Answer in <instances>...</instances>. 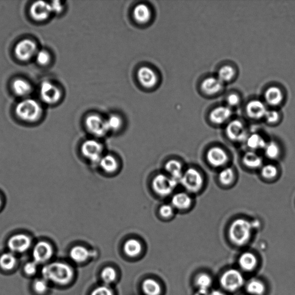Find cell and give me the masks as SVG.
<instances>
[{"label": "cell", "mask_w": 295, "mask_h": 295, "mask_svg": "<svg viewBox=\"0 0 295 295\" xmlns=\"http://www.w3.org/2000/svg\"><path fill=\"white\" fill-rule=\"evenodd\" d=\"M42 275L43 278L48 282L65 286L71 282L74 273L69 265L64 262H54L43 267Z\"/></svg>", "instance_id": "1"}, {"label": "cell", "mask_w": 295, "mask_h": 295, "mask_svg": "<svg viewBox=\"0 0 295 295\" xmlns=\"http://www.w3.org/2000/svg\"><path fill=\"white\" fill-rule=\"evenodd\" d=\"M255 229L253 222L245 218L233 221L228 228V237L234 245L243 246L250 241Z\"/></svg>", "instance_id": "2"}, {"label": "cell", "mask_w": 295, "mask_h": 295, "mask_svg": "<svg viewBox=\"0 0 295 295\" xmlns=\"http://www.w3.org/2000/svg\"><path fill=\"white\" fill-rule=\"evenodd\" d=\"M180 182L189 194H196L202 190L205 179L201 171L190 167L185 170Z\"/></svg>", "instance_id": "3"}, {"label": "cell", "mask_w": 295, "mask_h": 295, "mask_svg": "<svg viewBox=\"0 0 295 295\" xmlns=\"http://www.w3.org/2000/svg\"><path fill=\"white\" fill-rule=\"evenodd\" d=\"M15 112L18 117L23 121L34 122L41 117L42 109L38 101L26 99L17 104Z\"/></svg>", "instance_id": "4"}, {"label": "cell", "mask_w": 295, "mask_h": 295, "mask_svg": "<svg viewBox=\"0 0 295 295\" xmlns=\"http://www.w3.org/2000/svg\"><path fill=\"white\" fill-rule=\"evenodd\" d=\"M178 182L168 175L159 174L156 175L153 179L152 188L156 195L165 197L172 194Z\"/></svg>", "instance_id": "5"}, {"label": "cell", "mask_w": 295, "mask_h": 295, "mask_svg": "<svg viewBox=\"0 0 295 295\" xmlns=\"http://www.w3.org/2000/svg\"><path fill=\"white\" fill-rule=\"evenodd\" d=\"M245 279L242 273L235 269L225 271L221 276L220 285L229 292H235L242 287Z\"/></svg>", "instance_id": "6"}, {"label": "cell", "mask_w": 295, "mask_h": 295, "mask_svg": "<svg viewBox=\"0 0 295 295\" xmlns=\"http://www.w3.org/2000/svg\"><path fill=\"white\" fill-rule=\"evenodd\" d=\"M82 155L90 162L99 163L103 157V146L100 142L96 140H87L81 147Z\"/></svg>", "instance_id": "7"}, {"label": "cell", "mask_w": 295, "mask_h": 295, "mask_svg": "<svg viewBox=\"0 0 295 295\" xmlns=\"http://www.w3.org/2000/svg\"><path fill=\"white\" fill-rule=\"evenodd\" d=\"M206 159L210 166L214 168H221L227 166L229 157L223 148L219 146L210 147L206 152Z\"/></svg>", "instance_id": "8"}, {"label": "cell", "mask_w": 295, "mask_h": 295, "mask_svg": "<svg viewBox=\"0 0 295 295\" xmlns=\"http://www.w3.org/2000/svg\"><path fill=\"white\" fill-rule=\"evenodd\" d=\"M225 133L229 140L235 143L245 142L249 136L245 125L238 119L234 120L228 123L225 129Z\"/></svg>", "instance_id": "9"}, {"label": "cell", "mask_w": 295, "mask_h": 295, "mask_svg": "<svg viewBox=\"0 0 295 295\" xmlns=\"http://www.w3.org/2000/svg\"><path fill=\"white\" fill-rule=\"evenodd\" d=\"M85 125L89 132L96 137H103L108 132L105 119L98 114L87 116Z\"/></svg>", "instance_id": "10"}, {"label": "cell", "mask_w": 295, "mask_h": 295, "mask_svg": "<svg viewBox=\"0 0 295 295\" xmlns=\"http://www.w3.org/2000/svg\"><path fill=\"white\" fill-rule=\"evenodd\" d=\"M37 46L36 43L30 39H24L18 42L14 48V54L17 59L20 61H28L36 55Z\"/></svg>", "instance_id": "11"}, {"label": "cell", "mask_w": 295, "mask_h": 295, "mask_svg": "<svg viewBox=\"0 0 295 295\" xmlns=\"http://www.w3.org/2000/svg\"><path fill=\"white\" fill-rule=\"evenodd\" d=\"M40 96L45 103L54 104L61 98V92L57 86L49 82H43L40 87Z\"/></svg>", "instance_id": "12"}, {"label": "cell", "mask_w": 295, "mask_h": 295, "mask_svg": "<svg viewBox=\"0 0 295 295\" xmlns=\"http://www.w3.org/2000/svg\"><path fill=\"white\" fill-rule=\"evenodd\" d=\"M53 255V249L50 243L45 241L39 242L36 244L32 251L34 261L39 264H46Z\"/></svg>", "instance_id": "13"}, {"label": "cell", "mask_w": 295, "mask_h": 295, "mask_svg": "<svg viewBox=\"0 0 295 295\" xmlns=\"http://www.w3.org/2000/svg\"><path fill=\"white\" fill-rule=\"evenodd\" d=\"M137 77L140 85L145 89H151L158 85V76L151 68L142 67L138 69Z\"/></svg>", "instance_id": "14"}, {"label": "cell", "mask_w": 295, "mask_h": 295, "mask_svg": "<svg viewBox=\"0 0 295 295\" xmlns=\"http://www.w3.org/2000/svg\"><path fill=\"white\" fill-rule=\"evenodd\" d=\"M31 239L28 236L24 234H17L10 237L8 240V247L14 254L23 253L30 248Z\"/></svg>", "instance_id": "15"}, {"label": "cell", "mask_w": 295, "mask_h": 295, "mask_svg": "<svg viewBox=\"0 0 295 295\" xmlns=\"http://www.w3.org/2000/svg\"><path fill=\"white\" fill-rule=\"evenodd\" d=\"M31 16L36 21H43L47 19L52 13L50 3L39 1L32 3L30 7Z\"/></svg>", "instance_id": "16"}, {"label": "cell", "mask_w": 295, "mask_h": 295, "mask_svg": "<svg viewBox=\"0 0 295 295\" xmlns=\"http://www.w3.org/2000/svg\"><path fill=\"white\" fill-rule=\"evenodd\" d=\"M193 203V199L188 192L177 193L173 196L171 199V205L174 209L181 211L190 209Z\"/></svg>", "instance_id": "17"}, {"label": "cell", "mask_w": 295, "mask_h": 295, "mask_svg": "<svg viewBox=\"0 0 295 295\" xmlns=\"http://www.w3.org/2000/svg\"><path fill=\"white\" fill-rule=\"evenodd\" d=\"M267 111V108L265 103L259 100H251L246 106L247 115L254 119L264 118Z\"/></svg>", "instance_id": "18"}, {"label": "cell", "mask_w": 295, "mask_h": 295, "mask_svg": "<svg viewBox=\"0 0 295 295\" xmlns=\"http://www.w3.org/2000/svg\"><path fill=\"white\" fill-rule=\"evenodd\" d=\"M242 162L244 166L250 170L261 169L263 166V158L256 151L246 152L242 156Z\"/></svg>", "instance_id": "19"}, {"label": "cell", "mask_w": 295, "mask_h": 295, "mask_svg": "<svg viewBox=\"0 0 295 295\" xmlns=\"http://www.w3.org/2000/svg\"><path fill=\"white\" fill-rule=\"evenodd\" d=\"M232 111L227 106L216 107L210 112L209 118L210 121L215 125H221L227 121L230 118Z\"/></svg>", "instance_id": "20"}, {"label": "cell", "mask_w": 295, "mask_h": 295, "mask_svg": "<svg viewBox=\"0 0 295 295\" xmlns=\"http://www.w3.org/2000/svg\"><path fill=\"white\" fill-rule=\"evenodd\" d=\"M201 90L209 96L218 94L223 88V83L218 78L209 77L202 82Z\"/></svg>", "instance_id": "21"}, {"label": "cell", "mask_w": 295, "mask_h": 295, "mask_svg": "<svg viewBox=\"0 0 295 295\" xmlns=\"http://www.w3.org/2000/svg\"><path fill=\"white\" fill-rule=\"evenodd\" d=\"M165 168L168 176L180 182L185 171L183 165L179 160L176 159L169 160L166 163Z\"/></svg>", "instance_id": "22"}, {"label": "cell", "mask_w": 295, "mask_h": 295, "mask_svg": "<svg viewBox=\"0 0 295 295\" xmlns=\"http://www.w3.org/2000/svg\"><path fill=\"white\" fill-rule=\"evenodd\" d=\"M152 13L148 6L140 3L136 6L133 10V17L136 22L141 24H147L150 21Z\"/></svg>", "instance_id": "23"}, {"label": "cell", "mask_w": 295, "mask_h": 295, "mask_svg": "<svg viewBox=\"0 0 295 295\" xmlns=\"http://www.w3.org/2000/svg\"><path fill=\"white\" fill-rule=\"evenodd\" d=\"M283 93L281 89L278 87H269L265 93V99L269 104L276 106L282 103L283 100Z\"/></svg>", "instance_id": "24"}, {"label": "cell", "mask_w": 295, "mask_h": 295, "mask_svg": "<svg viewBox=\"0 0 295 295\" xmlns=\"http://www.w3.org/2000/svg\"><path fill=\"white\" fill-rule=\"evenodd\" d=\"M239 265L242 270L251 272L254 270L257 265V259L255 255L250 252H245L240 256Z\"/></svg>", "instance_id": "25"}, {"label": "cell", "mask_w": 295, "mask_h": 295, "mask_svg": "<svg viewBox=\"0 0 295 295\" xmlns=\"http://www.w3.org/2000/svg\"><path fill=\"white\" fill-rule=\"evenodd\" d=\"M245 143L250 151L257 152L259 150H264L267 142L260 134L253 133L247 137Z\"/></svg>", "instance_id": "26"}, {"label": "cell", "mask_w": 295, "mask_h": 295, "mask_svg": "<svg viewBox=\"0 0 295 295\" xmlns=\"http://www.w3.org/2000/svg\"><path fill=\"white\" fill-rule=\"evenodd\" d=\"M100 168L102 169L105 173L108 174H112L118 170L119 163L118 160L111 155H107L103 156L99 163Z\"/></svg>", "instance_id": "27"}, {"label": "cell", "mask_w": 295, "mask_h": 295, "mask_svg": "<svg viewBox=\"0 0 295 295\" xmlns=\"http://www.w3.org/2000/svg\"><path fill=\"white\" fill-rule=\"evenodd\" d=\"M14 94L19 97H26L31 92L32 87L30 83L22 79L14 80L12 85Z\"/></svg>", "instance_id": "28"}, {"label": "cell", "mask_w": 295, "mask_h": 295, "mask_svg": "<svg viewBox=\"0 0 295 295\" xmlns=\"http://www.w3.org/2000/svg\"><path fill=\"white\" fill-rule=\"evenodd\" d=\"M236 175L234 169L231 167H225L222 169L218 175V180L220 184L228 187L234 184Z\"/></svg>", "instance_id": "29"}, {"label": "cell", "mask_w": 295, "mask_h": 295, "mask_svg": "<svg viewBox=\"0 0 295 295\" xmlns=\"http://www.w3.org/2000/svg\"><path fill=\"white\" fill-rule=\"evenodd\" d=\"M90 255L89 251L82 246H76L70 251L71 259L77 263H82L88 260Z\"/></svg>", "instance_id": "30"}, {"label": "cell", "mask_w": 295, "mask_h": 295, "mask_svg": "<svg viewBox=\"0 0 295 295\" xmlns=\"http://www.w3.org/2000/svg\"><path fill=\"white\" fill-rule=\"evenodd\" d=\"M123 250L127 256L135 257L139 255L142 251V245L139 240L135 239L127 240L125 242Z\"/></svg>", "instance_id": "31"}, {"label": "cell", "mask_w": 295, "mask_h": 295, "mask_svg": "<svg viewBox=\"0 0 295 295\" xmlns=\"http://www.w3.org/2000/svg\"><path fill=\"white\" fill-rule=\"evenodd\" d=\"M17 258L12 252L5 253L0 256V268L3 270H12L17 264Z\"/></svg>", "instance_id": "32"}, {"label": "cell", "mask_w": 295, "mask_h": 295, "mask_svg": "<svg viewBox=\"0 0 295 295\" xmlns=\"http://www.w3.org/2000/svg\"><path fill=\"white\" fill-rule=\"evenodd\" d=\"M263 151L266 157L271 160L278 159L282 152L280 145L275 141L267 142Z\"/></svg>", "instance_id": "33"}, {"label": "cell", "mask_w": 295, "mask_h": 295, "mask_svg": "<svg viewBox=\"0 0 295 295\" xmlns=\"http://www.w3.org/2000/svg\"><path fill=\"white\" fill-rule=\"evenodd\" d=\"M142 289L146 295H159L162 292L159 284L152 279L145 280L142 285Z\"/></svg>", "instance_id": "34"}, {"label": "cell", "mask_w": 295, "mask_h": 295, "mask_svg": "<svg viewBox=\"0 0 295 295\" xmlns=\"http://www.w3.org/2000/svg\"><path fill=\"white\" fill-rule=\"evenodd\" d=\"M279 171L278 167L273 164H267L261 168V175L264 180L273 181L279 176Z\"/></svg>", "instance_id": "35"}, {"label": "cell", "mask_w": 295, "mask_h": 295, "mask_svg": "<svg viewBox=\"0 0 295 295\" xmlns=\"http://www.w3.org/2000/svg\"><path fill=\"white\" fill-rule=\"evenodd\" d=\"M246 289L251 295H263L265 292L264 284L257 279L251 280L247 283Z\"/></svg>", "instance_id": "36"}, {"label": "cell", "mask_w": 295, "mask_h": 295, "mask_svg": "<svg viewBox=\"0 0 295 295\" xmlns=\"http://www.w3.org/2000/svg\"><path fill=\"white\" fill-rule=\"evenodd\" d=\"M105 123L108 132H117L121 128L123 121L121 116L116 114H112L105 119Z\"/></svg>", "instance_id": "37"}, {"label": "cell", "mask_w": 295, "mask_h": 295, "mask_svg": "<svg viewBox=\"0 0 295 295\" xmlns=\"http://www.w3.org/2000/svg\"><path fill=\"white\" fill-rule=\"evenodd\" d=\"M236 75L235 69L229 65H225L221 67L218 72V78L222 82L226 83L231 81Z\"/></svg>", "instance_id": "38"}, {"label": "cell", "mask_w": 295, "mask_h": 295, "mask_svg": "<svg viewBox=\"0 0 295 295\" xmlns=\"http://www.w3.org/2000/svg\"><path fill=\"white\" fill-rule=\"evenodd\" d=\"M195 284L198 290H209L212 284V279L206 273H200L196 277Z\"/></svg>", "instance_id": "39"}, {"label": "cell", "mask_w": 295, "mask_h": 295, "mask_svg": "<svg viewBox=\"0 0 295 295\" xmlns=\"http://www.w3.org/2000/svg\"><path fill=\"white\" fill-rule=\"evenodd\" d=\"M101 277L105 284H110L116 280V273L115 269L111 267L105 268L101 273Z\"/></svg>", "instance_id": "40"}, {"label": "cell", "mask_w": 295, "mask_h": 295, "mask_svg": "<svg viewBox=\"0 0 295 295\" xmlns=\"http://www.w3.org/2000/svg\"><path fill=\"white\" fill-rule=\"evenodd\" d=\"M49 282L44 278L36 279L33 283V289L38 294H43L49 289Z\"/></svg>", "instance_id": "41"}, {"label": "cell", "mask_w": 295, "mask_h": 295, "mask_svg": "<svg viewBox=\"0 0 295 295\" xmlns=\"http://www.w3.org/2000/svg\"><path fill=\"white\" fill-rule=\"evenodd\" d=\"M174 207L171 204H165L160 206L159 214L164 218H169L173 217L175 213Z\"/></svg>", "instance_id": "42"}, {"label": "cell", "mask_w": 295, "mask_h": 295, "mask_svg": "<svg viewBox=\"0 0 295 295\" xmlns=\"http://www.w3.org/2000/svg\"><path fill=\"white\" fill-rule=\"evenodd\" d=\"M36 60L37 63L41 65H45L48 64L50 61V56L47 51L42 50L36 53Z\"/></svg>", "instance_id": "43"}, {"label": "cell", "mask_w": 295, "mask_h": 295, "mask_svg": "<svg viewBox=\"0 0 295 295\" xmlns=\"http://www.w3.org/2000/svg\"><path fill=\"white\" fill-rule=\"evenodd\" d=\"M265 119L269 124H275L278 122L280 119V114L279 112L275 110L267 111L265 116Z\"/></svg>", "instance_id": "44"}, {"label": "cell", "mask_w": 295, "mask_h": 295, "mask_svg": "<svg viewBox=\"0 0 295 295\" xmlns=\"http://www.w3.org/2000/svg\"><path fill=\"white\" fill-rule=\"evenodd\" d=\"M38 264L34 261L27 262L24 266V272L28 276H33L38 271Z\"/></svg>", "instance_id": "45"}, {"label": "cell", "mask_w": 295, "mask_h": 295, "mask_svg": "<svg viewBox=\"0 0 295 295\" xmlns=\"http://www.w3.org/2000/svg\"><path fill=\"white\" fill-rule=\"evenodd\" d=\"M91 295H114L112 291L107 286H100L95 289Z\"/></svg>", "instance_id": "46"}, {"label": "cell", "mask_w": 295, "mask_h": 295, "mask_svg": "<svg viewBox=\"0 0 295 295\" xmlns=\"http://www.w3.org/2000/svg\"><path fill=\"white\" fill-rule=\"evenodd\" d=\"M240 97L238 95L231 94L227 97V103L231 106H236L240 103Z\"/></svg>", "instance_id": "47"}, {"label": "cell", "mask_w": 295, "mask_h": 295, "mask_svg": "<svg viewBox=\"0 0 295 295\" xmlns=\"http://www.w3.org/2000/svg\"><path fill=\"white\" fill-rule=\"evenodd\" d=\"M52 12L54 13H60L63 10V5L60 1H54L50 3Z\"/></svg>", "instance_id": "48"}, {"label": "cell", "mask_w": 295, "mask_h": 295, "mask_svg": "<svg viewBox=\"0 0 295 295\" xmlns=\"http://www.w3.org/2000/svg\"><path fill=\"white\" fill-rule=\"evenodd\" d=\"M209 290H198L195 295H210Z\"/></svg>", "instance_id": "49"}, {"label": "cell", "mask_w": 295, "mask_h": 295, "mask_svg": "<svg viewBox=\"0 0 295 295\" xmlns=\"http://www.w3.org/2000/svg\"><path fill=\"white\" fill-rule=\"evenodd\" d=\"M210 295H226L223 293L221 292L220 291H214L213 292L210 294Z\"/></svg>", "instance_id": "50"}, {"label": "cell", "mask_w": 295, "mask_h": 295, "mask_svg": "<svg viewBox=\"0 0 295 295\" xmlns=\"http://www.w3.org/2000/svg\"><path fill=\"white\" fill-rule=\"evenodd\" d=\"M1 205V199L0 198V206Z\"/></svg>", "instance_id": "51"}]
</instances>
